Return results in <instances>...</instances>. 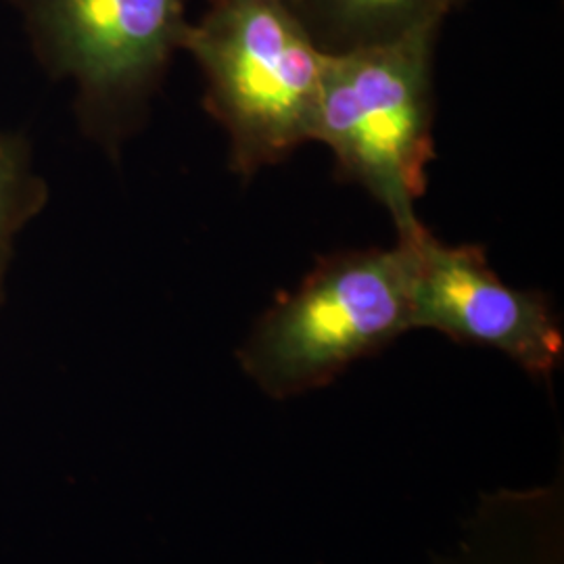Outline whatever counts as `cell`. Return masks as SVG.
<instances>
[{
	"mask_svg": "<svg viewBox=\"0 0 564 564\" xmlns=\"http://www.w3.org/2000/svg\"><path fill=\"white\" fill-rule=\"evenodd\" d=\"M182 53L202 72L235 174L253 178L314 141L326 53L286 0H207Z\"/></svg>",
	"mask_w": 564,
	"mask_h": 564,
	"instance_id": "cell-1",
	"label": "cell"
},
{
	"mask_svg": "<svg viewBox=\"0 0 564 564\" xmlns=\"http://www.w3.org/2000/svg\"><path fill=\"white\" fill-rule=\"evenodd\" d=\"M442 25L400 39L324 55L323 93L314 141L337 163V178L360 184L383 205L398 239L424 224L416 202L435 160L433 65Z\"/></svg>",
	"mask_w": 564,
	"mask_h": 564,
	"instance_id": "cell-2",
	"label": "cell"
},
{
	"mask_svg": "<svg viewBox=\"0 0 564 564\" xmlns=\"http://www.w3.org/2000/svg\"><path fill=\"white\" fill-rule=\"evenodd\" d=\"M36 65L74 86L82 137L120 162L151 113L191 21L188 0H7Z\"/></svg>",
	"mask_w": 564,
	"mask_h": 564,
	"instance_id": "cell-3",
	"label": "cell"
},
{
	"mask_svg": "<svg viewBox=\"0 0 564 564\" xmlns=\"http://www.w3.org/2000/svg\"><path fill=\"white\" fill-rule=\"evenodd\" d=\"M412 330L410 258L391 249H349L321 258L297 289L258 318L237 360L272 400H291L339 379L351 364Z\"/></svg>",
	"mask_w": 564,
	"mask_h": 564,
	"instance_id": "cell-4",
	"label": "cell"
},
{
	"mask_svg": "<svg viewBox=\"0 0 564 564\" xmlns=\"http://www.w3.org/2000/svg\"><path fill=\"white\" fill-rule=\"evenodd\" d=\"M412 330L505 354L527 375L550 381L564 358L563 326L540 291L506 284L484 245H447L426 228L408 239Z\"/></svg>",
	"mask_w": 564,
	"mask_h": 564,
	"instance_id": "cell-5",
	"label": "cell"
},
{
	"mask_svg": "<svg viewBox=\"0 0 564 564\" xmlns=\"http://www.w3.org/2000/svg\"><path fill=\"white\" fill-rule=\"evenodd\" d=\"M323 53H343L440 23L468 0H286Z\"/></svg>",
	"mask_w": 564,
	"mask_h": 564,
	"instance_id": "cell-6",
	"label": "cell"
},
{
	"mask_svg": "<svg viewBox=\"0 0 564 564\" xmlns=\"http://www.w3.org/2000/svg\"><path fill=\"white\" fill-rule=\"evenodd\" d=\"M51 202V186L34 141L23 130H0V302L23 230Z\"/></svg>",
	"mask_w": 564,
	"mask_h": 564,
	"instance_id": "cell-7",
	"label": "cell"
}]
</instances>
